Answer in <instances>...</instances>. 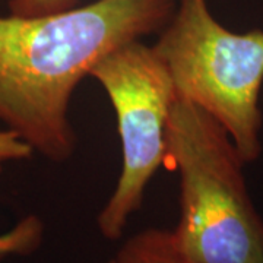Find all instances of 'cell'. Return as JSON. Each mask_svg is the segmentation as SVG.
Listing matches in <instances>:
<instances>
[{"instance_id":"obj_3","label":"cell","mask_w":263,"mask_h":263,"mask_svg":"<svg viewBox=\"0 0 263 263\" xmlns=\"http://www.w3.org/2000/svg\"><path fill=\"white\" fill-rule=\"evenodd\" d=\"M177 97L219 123L249 164L262 154L263 31L233 32L219 24L208 0H179L152 44Z\"/></svg>"},{"instance_id":"obj_6","label":"cell","mask_w":263,"mask_h":263,"mask_svg":"<svg viewBox=\"0 0 263 263\" xmlns=\"http://www.w3.org/2000/svg\"><path fill=\"white\" fill-rule=\"evenodd\" d=\"M44 240V224L37 215L22 218L9 231L0 234V259L34 253Z\"/></svg>"},{"instance_id":"obj_9","label":"cell","mask_w":263,"mask_h":263,"mask_svg":"<svg viewBox=\"0 0 263 263\" xmlns=\"http://www.w3.org/2000/svg\"><path fill=\"white\" fill-rule=\"evenodd\" d=\"M108 263H114V262H113V260H110V262H108Z\"/></svg>"},{"instance_id":"obj_2","label":"cell","mask_w":263,"mask_h":263,"mask_svg":"<svg viewBox=\"0 0 263 263\" xmlns=\"http://www.w3.org/2000/svg\"><path fill=\"white\" fill-rule=\"evenodd\" d=\"M168 158L180 179V216L168 230L180 263H263V218L245 177L247 164L227 130L177 97Z\"/></svg>"},{"instance_id":"obj_7","label":"cell","mask_w":263,"mask_h":263,"mask_svg":"<svg viewBox=\"0 0 263 263\" xmlns=\"http://www.w3.org/2000/svg\"><path fill=\"white\" fill-rule=\"evenodd\" d=\"M9 13L21 16H38L72 9L79 0H6Z\"/></svg>"},{"instance_id":"obj_5","label":"cell","mask_w":263,"mask_h":263,"mask_svg":"<svg viewBox=\"0 0 263 263\" xmlns=\"http://www.w3.org/2000/svg\"><path fill=\"white\" fill-rule=\"evenodd\" d=\"M114 263H180L170 243L168 230L146 228L127 237L111 259Z\"/></svg>"},{"instance_id":"obj_8","label":"cell","mask_w":263,"mask_h":263,"mask_svg":"<svg viewBox=\"0 0 263 263\" xmlns=\"http://www.w3.org/2000/svg\"><path fill=\"white\" fill-rule=\"evenodd\" d=\"M34 149L24 142L16 133L10 130H0V174L5 165L12 161H24L32 157Z\"/></svg>"},{"instance_id":"obj_1","label":"cell","mask_w":263,"mask_h":263,"mask_svg":"<svg viewBox=\"0 0 263 263\" xmlns=\"http://www.w3.org/2000/svg\"><path fill=\"white\" fill-rule=\"evenodd\" d=\"M177 2L95 0L48 15H0V122L44 158L70 160L78 85L111 51L157 35Z\"/></svg>"},{"instance_id":"obj_4","label":"cell","mask_w":263,"mask_h":263,"mask_svg":"<svg viewBox=\"0 0 263 263\" xmlns=\"http://www.w3.org/2000/svg\"><path fill=\"white\" fill-rule=\"evenodd\" d=\"M89 78L113 105L122 142L120 177L97 216L100 234L117 241L141 211L151 180L168 160V120L177 94L165 65L143 40L107 54Z\"/></svg>"}]
</instances>
